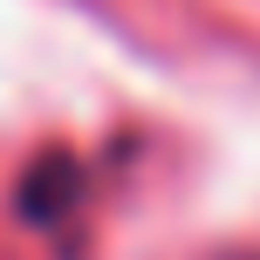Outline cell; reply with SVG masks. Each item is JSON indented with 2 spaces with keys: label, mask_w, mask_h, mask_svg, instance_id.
Returning a JSON list of instances; mask_svg holds the SVG:
<instances>
[{
  "label": "cell",
  "mask_w": 260,
  "mask_h": 260,
  "mask_svg": "<svg viewBox=\"0 0 260 260\" xmlns=\"http://www.w3.org/2000/svg\"><path fill=\"white\" fill-rule=\"evenodd\" d=\"M82 212V165L69 151H48L35 157V171L21 178V219L48 226V233H69Z\"/></svg>",
  "instance_id": "1"
}]
</instances>
